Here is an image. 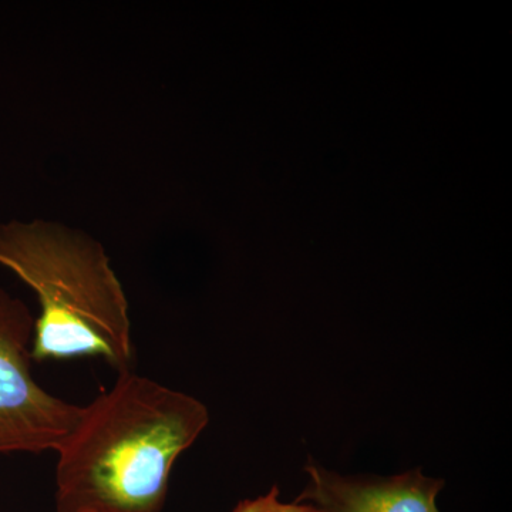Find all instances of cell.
<instances>
[{"mask_svg": "<svg viewBox=\"0 0 512 512\" xmlns=\"http://www.w3.org/2000/svg\"><path fill=\"white\" fill-rule=\"evenodd\" d=\"M208 421L195 397L119 373L57 448V512H161L175 461Z\"/></svg>", "mask_w": 512, "mask_h": 512, "instance_id": "1", "label": "cell"}, {"mask_svg": "<svg viewBox=\"0 0 512 512\" xmlns=\"http://www.w3.org/2000/svg\"><path fill=\"white\" fill-rule=\"evenodd\" d=\"M0 265L36 293L33 360L93 356L119 373L130 372L128 301L99 241L59 222H3Z\"/></svg>", "mask_w": 512, "mask_h": 512, "instance_id": "2", "label": "cell"}, {"mask_svg": "<svg viewBox=\"0 0 512 512\" xmlns=\"http://www.w3.org/2000/svg\"><path fill=\"white\" fill-rule=\"evenodd\" d=\"M33 330L26 303L0 289V453L57 451L82 416L32 376Z\"/></svg>", "mask_w": 512, "mask_h": 512, "instance_id": "3", "label": "cell"}, {"mask_svg": "<svg viewBox=\"0 0 512 512\" xmlns=\"http://www.w3.org/2000/svg\"><path fill=\"white\" fill-rule=\"evenodd\" d=\"M309 484L295 504L311 501L319 512H439L443 481L419 468L390 478H346L309 464Z\"/></svg>", "mask_w": 512, "mask_h": 512, "instance_id": "4", "label": "cell"}, {"mask_svg": "<svg viewBox=\"0 0 512 512\" xmlns=\"http://www.w3.org/2000/svg\"><path fill=\"white\" fill-rule=\"evenodd\" d=\"M234 512H319L313 505L284 504L279 501V488L255 500H245L238 504Z\"/></svg>", "mask_w": 512, "mask_h": 512, "instance_id": "5", "label": "cell"}]
</instances>
